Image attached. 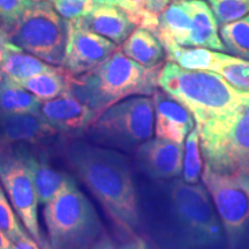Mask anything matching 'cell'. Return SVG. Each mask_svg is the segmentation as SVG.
Listing matches in <instances>:
<instances>
[{
	"mask_svg": "<svg viewBox=\"0 0 249 249\" xmlns=\"http://www.w3.org/2000/svg\"><path fill=\"white\" fill-rule=\"evenodd\" d=\"M40 105V99L2 74L0 79V113H36Z\"/></svg>",
	"mask_w": 249,
	"mask_h": 249,
	"instance_id": "obj_22",
	"label": "cell"
},
{
	"mask_svg": "<svg viewBox=\"0 0 249 249\" xmlns=\"http://www.w3.org/2000/svg\"><path fill=\"white\" fill-rule=\"evenodd\" d=\"M152 101L156 113V136L182 144L183 140L195 127L193 114L164 90H156Z\"/></svg>",
	"mask_w": 249,
	"mask_h": 249,
	"instance_id": "obj_14",
	"label": "cell"
},
{
	"mask_svg": "<svg viewBox=\"0 0 249 249\" xmlns=\"http://www.w3.org/2000/svg\"><path fill=\"white\" fill-rule=\"evenodd\" d=\"M65 157L120 232L135 236L140 225L139 201L127 158L114 149L81 140L68 143Z\"/></svg>",
	"mask_w": 249,
	"mask_h": 249,
	"instance_id": "obj_1",
	"label": "cell"
},
{
	"mask_svg": "<svg viewBox=\"0 0 249 249\" xmlns=\"http://www.w3.org/2000/svg\"><path fill=\"white\" fill-rule=\"evenodd\" d=\"M59 15L66 20H76L86 18L95 8L91 0H51Z\"/></svg>",
	"mask_w": 249,
	"mask_h": 249,
	"instance_id": "obj_31",
	"label": "cell"
},
{
	"mask_svg": "<svg viewBox=\"0 0 249 249\" xmlns=\"http://www.w3.org/2000/svg\"><path fill=\"white\" fill-rule=\"evenodd\" d=\"M155 105L151 98L130 97L107 108L87 130L89 139L107 147L132 150L151 139Z\"/></svg>",
	"mask_w": 249,
	"mask_h": 249,
	"instance_id": "obj_6",
	"label": "cell"
},
{
	"mask_svg": "<svg viewBox=\"0 0 249 249\" xmlns=\"http://www.w3.org/2000/svg\"><path fill=\"white\" fill-rule=\"evenodd\" d=\"M121 51L145 68L160 66L164 60L163 45L147 29H135L123 43Z\"/></svg>",
	"mask_w": 249,
	"mask_h": 249,
	"instance_id": "obj_20",
	"label": "cell"
},
{
	"mask_svg": "<svg viewBox=\"0 0 249 249\" xmlns=\"http://www.w3.org/2000/svg\"><path fill=\"white\" fill-rule=\"evenodd\" d=\"M8 42L46 62L64 65L68 27L49 1H37L6 31Z\"/></svg>",
	"mask_w": 249,
	"mask_h": 249,
	"instance_id": "obj_7",
	"label": "cell"
},
{
	"mask_svg": "<svg viewBox=\"0 0 249 249\" xmlns=\"http://www.w3.org/2000/svg\"><path fill=\"white\" fill-rule=\"evenodd\" d=\"M202 180L213 196L230 246L238 247L249 230V176L204 166Z\"/></svg>",
	"mask_w": 249,
	"mask_h": 249,
	"instance_id": "obj_10",
	"label": "cell"
},
{
	"mask_svg": "<svg viewBox=\"0 0 249 249\" xmlns=\"http://www.w3.org/2000/svg\"><path fill=\"white\" fill-rule=\"evenodd\" d=\"M55 70L57 67L49 66L35 55L26 53L24 50L14 45L13 43L8 42L6 44L1 73L13 80L14 82L20 83L37 74L53 71Z\"/></svg>",
	"mask_w": 249,
	"mask_h": 249,
	"instance_id": "obj_21",
	"label": "cell"
},
{
	"mask_svg": "<svg viewBox=\"0 0 249 249\" xmlns=\"http://www.w3.org/2000/svg\"><path fill=\"white\" fill-rule=\"evenodd\" d=\"M7 43H8L7 34H6V31L0 27V70H1L2 61H4L6 44H7Z\"/></svg>",
	"mask_w": 249,
	"mask_h": 249,
	"instance_id": "obj_37",
	"label": "cell"
},
{
	"mask_svg": "<svg viewBox=\"0 0 249 249\" xmlns=\"http://www.w3.org/2000/svg\"><path fill=\"white\" fill-rule=\"evenodd\" d=\"M68 35L64 66L74 75L87 73L107 60L117 44L83 27L80 18L67 21Z\"/></svg>",
	"mask_w": 249,
	"mask_h": 249,
	"instance_id": "obj_11",
	"label": "cell"
},
{
	"mask_svg": "<svg viewBox=\"0 0 249 249\" xmlns=\"http://www.w3.org/2000/svg\"><path fill=\"white\" fill-rule=\"evenodd\" d=\"M136 161L151 178H177L183 169L182 144L158 138L149 140L136 149Z\"/></svg>",
	"mask_w": 249,
	"mask_h": 249,
	"instance_id": "obj_13",
	"label": "cell"
},
{
	"mask_svg": "<svg viewBox=\"0 0 249 249\" xmlns=\"http://www.w3.org/2000/svg\"><path fill=\"white\" fill-rule=\"evenodd\" d=\"M209 1H210V2H213V0H209Z\"/></svg>",
	"mask_w": 249,
	"mask_h": 249,
	"instance_id": "obj_41",
	"label": "cell"
},
{
	"mask_svg": "<svg viewBox=\"0 0 249 249\" xmlns=\"http://www.w3.org/2000/svg\"><path fill=\"white\" fill-rule=\"evenodd\" d=\"M0 249H15L14 244L9 240V238L0 230Z\"/></svg>",
	"mask_w": 249,
	"mask_h": 249,
	"instance_id": "obj_38",
	"label": "cell"
},
{
	"mask_svg": "<svg viewBox=\"0 0 249 249\" xmlns=\"http://www.w3.org/2000/svg\"><path fill=\"white\" fill-rule=\"evenodd\" d=\"M191 30L192 17L186 0H173L160 17L154 35L167 52L177 46H189Z\"/></svg>",
	"mask_w": 249,
	"mask_h": 249,
	"instance_id": "obj_17",
	"label": "cell"
},
{
	"mask_svg": "<svg viewBox=\"0 0 249 249\" xmlns=\"http://www.w3.org/2000/svg\"><path fill=\"white\" fill-rule=\"evenodd\" d=\"M27 143L0 145V182L7 193L12 207L40 249L48 248L37 216V196L33 171L28 161Z\"/></svg>",
	"mask_w": 249,
	"mask_h": 249,
	"instance_id": "obj_8",
	"label": "cell"
},
{
	"mask_svg": "<svg viewBox=\"0 0 249 249\" xmlns=\"http://www.w3.org/2000/svg\"><path fill=\"white\" fill-rule=\"evenodd\" d=\"M211 5L217 22L222 26L241 20L249 14V0H213Z\"/></svg>",
	"mask_w": 249,
	"mask_h": 249,
	"instance_id": "obj_28",
	"label": "cell"
},
{
	"mask_svg": "<svg viewBox=\"0 0 249 249\" xmlns=\"http://www.w3.org/2000/svg\"><path fill=\"white\" fill-rule=\"evenodd\" d=\"M0 230L8 236L12 242L17 241L24 233H27L22 224L18 222V218L6 197L1 185H0Z\"/></svg>",
	"mask_w": 249,
	"mask_h": 249,
	"instance_id": "obj_29",
	"label": "cell"
},
{
	"mask_svg": "<svg viewBox=\"0 0 249 249\" xmlns=\"http://www.w3.org/2000/svg\"><path fill=\"white\" fill-rule=\"evenodd\" d=\"M158 86L188 108L198 127L231 111L241 96L219 74L185 70L170 61L160 71Z\"/></svg>",
	"mask_w": 249,
	"mask_h": 249,
	"instance_id": "obj_3",
	"label": "cell"
},
{
	"mask_svg": "<svg viewBox=\"0 0 249 249\" xmlns=\"http://www.w3.org/2000/svg\"><path fill=\"white\" fill-rule=\"evenodd\" d=\"M36 1H48V0H36Z\"/></svg>",
	"mask_w": 249,
	"mask_h": 249,
	"instance_id": "obj_40",
	"label": "cell"
},
{
	"mask_svg": "<svg viewBox=\"0 0 249 249\" xmlns=\"http://www.w3.org/2000/svg\"><path fill=\"white\" fill-rule=\"evenodd\" d=\"M197 128L205 166L249 176V91L241 92L231 111Z\"/></svg>",
	"mask_w": 249,
	"mask_h": 249,
	"instance_id": "obj_5",
	"label": "cell"
},
{
	"mask_svg": "<svg viewBox=\"0 0 249 249\" xmlns=\"http://www.w3.org/2000/svg\"><path fill=\"white\" fill-rule=\"evenodd\" d=\"M34 5L35 0H0V27L7 31Z\"/></svg>",
	"mask_w": 249,
	"mask_h": 249,
	"instance_id": "obj_30",
	"label": "cell"
},
{
	"mask_svg": "<svg viewBox=\"0 0 249 249\" xmlns=\"http://www.w3.org/2000/svg\"><path fill=\"white\" fill-rule=\"evenodd\" d=\"M200 145V132L196 126L186 138L185 154H183V181L192 185L197 183L201 176L202 160Z\"/></svg>",
	"mask_w": 249,
	"mask_h": 249,
	"instance_id": "obj_27",
	"label": "cell"
},
{
	"mask_svg": "<svg viewBox=\"0 0 249 249\" xmlns=\"http://www.w3.org/2000/svg\"><path fill=\"white\" fill-rule=\"evenodd\" d=\"M58 132L36 113H0V145L39 144Z\"/></svg>",
	"mask_w": 249,
	"mask_h": 249,
	"instance_id": "obj_15",
	"label": "cell"
},
{
	"mask_svg": "<svg viewBox=\"0 0 249 249\" xmlns=\"http://www.w3.org/2000/svg\"><path fill=\"white\" fill-rule=\"evenodd\" d=\"M169 196L177 222L189 245L204 247L222 241V225L203 186L174 180Z\"/></svg>",
	"mask_w": 249,
	"mask_h": 249,
	"instance_id": "obj_9",
	"label": "cell"
},
{
	"mask_svg": "<svg viewBox=\"0 0 249 249\" xmlns=\"http://www.w3.org/2000/svg\"><path fill=\"white\" fill-rule=\"evenodd\" d=\"M28 161L33 171L39 204H48L61 192L71 177L53 169L45 151H34L29 148Z\"/></svg>",
	"mask_w": 249,
	"mask_h": 249,
	"instance_id": "obj_19",
	"label": "cell"
},
{
	"mask_svg": "<svg viewBox=\"0 0 249 249\" xmlns=\"http://www.w3.org/2000/svg\"><path fill=\"white\" fill-rule=\"evenodd\" d=\"M128 1L130 2V5L135 8L136 13H139V12H141L144 9V5L147 0H128Z\"/></svg>",
	"mask_w": 249,
	"mask_h": 249,
	"instance_id": "obj_39",
	"label": "cell"
},
{
	"mask_svg": "<svg viewBox=\"0 0 249 249\" xmlns=\"http://www.w3.org/2000/svg\"><path fill=\"white\" fill-rule=\"evenodd\" d=\"M38 112L58 133L73 138L87 132L90 124L98 118L96 112L68 92L42 103Z\"/></svg>",
	"mask_w": 249,
	"mask_h": 249,
	"instance_id": "obj_12",
	"label": "cell"
},
{
	"mask_svg": "<svg viewBox=\"0 0 249 249\" xmlns=\"http://www.w3.org/2000/svg\"><path fill=\"white\" fill-rule=\"evenodd\" d=\"M171 2H172V0H147L144 5V11L160 18L161 13Z\"/></svg>",
	"mask_w": 249,
	"mask_h": 249,
	"instance_id": "obj_32",
	"label": "cell"
},
{
	"mask_svg": "<svg viewBox=\"0 0 249 249\" xmlns=\"http://www.w3.org/2000/svg\"><path fill=\"white\" fill-rule=\"evenodd\" d=\"M166 57L170 62L178 64L185 70L216 71L222 53L204 48L186 49L177 46L166 52Z\"/></svg>",
	"mask_w": 249,
	"mask_h": 249,
	"instance_id": "obj_24",
	"label": "cell"
},
{
	"mask_svg": "<svg viewBox=\"0 0 249 249\" xmlns=\"http://www.w3.org/2000/svg\"><path fill=\"white\" fill-rule=\"evenodd\" d=\"M214 73L223 76L238 91H249V61L222 53Z\"/></svg>",
	"mask_w": 249,
	"mask_h": 249,
	"instance_id": "obj_26",
	"label": "cell"
},
{
	"mask_svg": "<svg viewBox=\"0 0 249 249\" xmlns=\"http://www.w3.org/2000/svg\"><path fill=\"white\" fill-rule=\"evenodd\" d=\"M18 85L23 87L40 101H51L67 91V70L57 68L53 71L37 74Z\"/></svg>",
	"mask_w": 249,
	"mask_h": 249,
	"instance_id": "obj_23",
	"label": "cell"
},
{
	"mask_svg": "<svg viewBox=\"0 0 249 249\" xmlns=\"http://www.w3.org/2000/svg\"><path fill=\"white\" fill-rule=\"evenodd\" d=\"M15 249H40L37 242L31 238L29 233H24L20 239L13 242Z\"/></svg>",
	"mask_w": 249,
	"mask_h": 249,
	"instance_id": "obj_34",
	"label": "cell"
},
{
	"mask_svg": "<svg viewBox=\"0 0 249 249\" xmlns=\"http://www.w3.org/2000/svg\"><path fill=\"white\" fill-rule=\"evenodd\" d=\"M95 5H104V6H114V7H120L128 13L129 18L136 14L135 8L130 5L128 0H91ZM132 20V18H130Z\"/></svg>",
	"mask_w": 249,
	"mask_h": 249,
	"instance_id": "obj_33",
	"label": "cell"
},
{
	"mask_svg": "<svg viewBox=\"0 0 249 249\" xmlns=\"http://www.w3.org/2000/svg\"><path fill=\"white\" fill-rule=\"evenodd\" d=\"M119 249H150L149 246L147 245L143 239L136 238V236H133L129 241H127L126 244L121 245Z\"/></svg>",
	"mask_w": 249,
	"mask_h": 249,
	"instance_id": "obj_35",
	"label": "cell"
},
{
	"mask_svg": "<svg viewBox=\"0 0 249 249\" xmlns=\"http://www.w3.org/2000/svg\"><path fill=\"white\" fill-rule=\"evenodd\" d=\"M192 17L189 46L226 51L218 33V22L209 5L203 0H186Z\"/></svg>",
	"mask_w": 249,
	"mask_h": 249,
	"instance_id": "obj_18",
	"label": "cell"
},
{
	"mask_svg": "<svg viewBox=\"0 0 249 249\" xmlns=\"http://www.w3.org/2000/svg\"><path fill=\"white\" fill-rule=\"evenodd\" d=\"M220 37L227 52L249 61V15L234 22L223 24Z\"/></svg>",
	"mask_w": 249,
	"mask_h": 249,
	"instance_id": "obj_25",
	"label": "cell"
},
{
	"mask_svg": "<svg viewBox=\"0 0 249 249\" xmlns=\"http://www.w3.org/2000/svg\"><path fill=\"white\" fill-rule=\"evenodd\" d=\"M91 249H117L116 245L113 244V241L111 240V238L107 233H103L101 238L98 239L95 246Z\"/></svg>",
	"mask_w": 249,
	"mask_h": 249,
	"instance_id": "obj_36",
	"label": "cell"
},
{
	"mask_svg": "<svg viewBox=\"0 0 249 249\" xmlns=\"http://www.w3.org/2000/svg\"><path fill=\"white\" fill-rule=\"evenodd\" d=\"M80 20L87 29L114 44H123L136 27L126 11L114 6L96 5L91 13Z\"/></svg>",
	"mask_w": 249,
	"mask_h": 249,
	"instance_id": "obj_16",
	"label": "cell"
},
{
	"mask_svg": "<svg viewBox=\"0 0 249 249\" xmlns=\"http://www.w3.org/2000/svg\"><path fill=\"white\" fill-rule=\"evenodd\" d=\"M48 233L46 249H91L103 226L95 207L73 178L43 210Z\"/></svg>",
	"mask_w": 249,
	"mask_h": 249,
	"instance_id": "obj_4",
	"label": "cell"
},
{
	"mask_svg": "<svg viewBox=\"0 0 249 249\" xmlns=\"http://www.w3.org/2000/svg\"><path fill=\"white\" fill-rule=\"evenodd\" d=\"M163 66L145 68L118 49L87 73L67 71V91L99 117L107 108L133 95H154Z\"/></svg>",
	"mask_w": 249,
	"mask_h": 249,
	"instance_id": "obj_2",
	"label": "cell"
}]
</instances>
